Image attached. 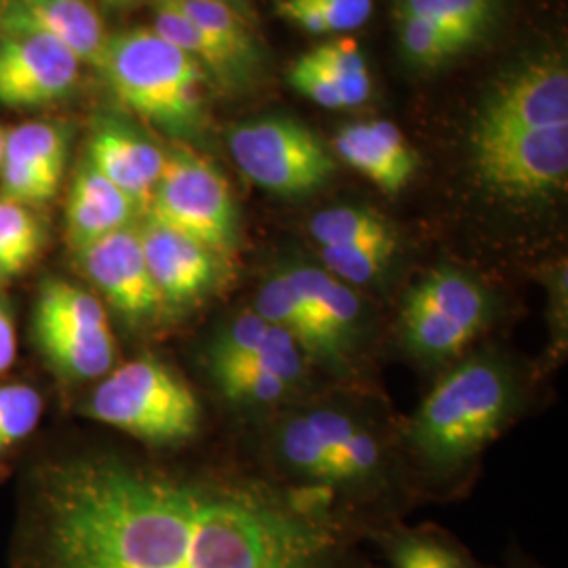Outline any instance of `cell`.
<instances>
[{
  "label": "cell",
  "instance_id": "obj_10",
  "mask_svg": "<svg viewBox=\"0 0 568 568\" xmlns=\"http://www.w3.org/2000/svg\"><path fill=\"white\" fill-rule=\"evenodd\" d=\"M476 166L506 199H544L567 185L568 124L474 138Z\"/></svg>",
  "mask_w": 568,
  "mask_h": 568
},
{
  "label": "cell",
  "instance_id": "obj_9",
  "mask_svg": "<svg viewBox=\"0 0 568 568\" xmlns=\"http://www.w3.org/2000/svg\"><path fill=\"white\" fill-rule=\"evenodd\" d=\"M37 337L49 361L74 379H95L114 366V335L95 295L65 281H47L37 302Z\"/></svg>",
  "mask_w": 568,
  "mask_h": 568
},
{
  "label": "cell",
  "instance_id": "obj_17",
  "mask_svg": "<svg viewBox=\"0 0 568 568\" xmlns=\"http://www.w3.org/2000/svg\"><path fill=\"white\" fill-rule=\"evenodd\" d=\"M166 156L156 143L119 122H102L89 142V161L133 203L148 204L163 175Z\"/></svg>",
  "mask_w": 568,
  "mask_h": 568
},
{
  "label": "cell",
  "instance_id": "obj_27",
  "mask_svg": "<svg viewBox=\"0 0 568 568\" xmlns=\"http://www.w3.org/2000/svg\"><path fill=\"white\" fill-rule=\"evenodd\" d=\"M41 244V224L32 211L0 196V281L21 274L34 262Z\"/></svg>",
  "mask_w": 568,
  "mask_h": 568
},
{
  "label": "cell",
  "instance_id": "obj_12",
  "mask_svg": "<svg viewBox=\"0 0 568 568\" xmlns=\"http://www.w3.org/2000/svg\"><path fill=\"white\" fill-rule=\"evenodd\" d=\"M82 61L60 42L41 34L0 39V103L37 108L68 95L81 77Z\"/></svg>",
  "mask_w": 568,
  "mask_h": 568
},
{
  "label": "cell",
  "instance_id": "obj_21",
  "mask_svg": "<svg viewBox=\"0 0 568 568\" xmlns=\"http://www.w3.org/2000/svg\"><path fill=\"white\" fill-rule=\"evenodd\" d=\"M152 30L164 41L178 47L185 55L199 61L204 72L220 84H224L225 89L243 91L257 81V77L251 70H246L222 44L206 37L199 26H194L166 0H154Z\"/></svg>",
  "mask_w": 568,
  "mask_h": 568
},
{
  "label": "cell",
  "instance_id": "obj_20",
  "mask_svg": "<svg viewBox=\"0 0 568 568\" xmlns=\"http://www.w3.org/2000/svg\"><path fill=\"white\" fill-rule=\"evenodd\" d=\"M135 211L138 204L114 183L108 182L98 169L84 163L72 182L68 199V236L79 248L112 232L131 227L129 224Z\"/></svg>",
  "mask_w": 568,
  "mask_h": 568
},
{
  "label": "cell",
  "instance_id": "obj_14",
  "mask_svg": "<svg viewBox=\"0 0 568 568\" xmlns=\"http://www.w3.org/2000/svg\"><path fill=\"white\" fill-rule=\"evenodd\" d=\"M4 34H41L60 42L82 63L102 68L108 32L89 0H11L0 16Z\"/></svg>",
  "mask_w": 568,
  "mask_h": 568
},
{
  "label": "cell",
  "instance_id": "obj_11",
  "mask_svg": "<svg viewBox=\"0 0 568 568\" xmlns=\"http://www.w3.org/2000/svg\"><path fill=\"white\" fill-rule=\"evenodd\" d=\"M568 124V70L565 61L539 60L514 72L488 98L474 138L520 133Z\"/></svg>",
  "mask_w": 568,
  "mask_h": 568
},
{
  "label": "cell",
  "instance_id": "obj_37",
  "mask_svg": "<svg viewBox=\"0 0 568 568\" xmlns=\"http://www.w3.org/2000/svg\"><path fill=\"white\" fill-rule=\"evenodd\" d=\"M217 2H224L227 7H232L234 11H239L243 16L244 20H248V0H217Z\"/></svg>",
  "mask_w": 568,
  "mask_h": 568
},
{
  "label": "cell",
  "instance_id": "obj_4",
  "mask_svg": "<svg viewBox=\"0 0 568 568\" xmlns=\"http://www.w3.org/2000/svg\"><path fill=\"white\" fill-rule=\"evenodd\" d=\"M87 413L152 445L190 440L201 424L194 392L154 358L114 368L91 394Z\"/></svg>",
  "mask_w": 568,
  "mask_h": 568
},
{
  "label": "cell",
  "instance_id": "obj_18",
  "mask_svg": "<svg viewBox=\"0 0 568 568\" xmlns=\"http://www.w3.org/2000/svg\"><path fill=\"white\" fill-rule=\"evenodd\" d=\"M288 283L304 302L307 312L325 331L339 365L356 345L365 323V305L352 286L337 281L325 267L293 265L284 270Z\"/></svg>",
  "mask_w": 568,
  "mask_h": 568
},
{
  "label": "cell",
  "instance_id": "obj_30",
  "mask_svg": "<svg viewBox=\"0 0 568 568\" xmlns=\"http://www.w3.org/2000/svg\"><path fill=\"white\" fill-rule=\"evenodd\" d=\"M396 236L347 246H321L326 272L347 286L373 283L386 272L396 253Z\"/></svg>",
  "mask_w": 568,
  "mask_h": 568
},
{
  "label": "cell",
  "instance_id": "obj_25",
  "mask_svg": "<svg viewBox=\"0 0 568 568\" xmlns=\"http://www.w3.org/2000/svg\"><path fill=\"white\" fill-rule=\"evenodd\" d=\"M211 375L227 400L239 405H276L293 394L295 382L286 379L278 371L248 361L209 363Z\"/></svg>",
  "mask_w": 568,
  "mask_h": 568
},
{
  "label": "cell",
  "instance_id": "obj_28",
  "mask_svg": "<svg viewBox=\"0 0 568 568\" xmlns=\"http://www.w3.org/2000/svg\"><path fill=\"white\" fill-rule=\"evenodd\" d=\"M310 234L318 246H347L394 239L386 220L366 206H333L314 215Z\"/></svg>",
  "mask_w": 568,
  "mask_h": 568
},
{
  "label": "cell",
  "instance_id": "obj_7",
  "mask_svg": "<svg viewBox=\"0 0 568 568\" xmlns=\"http://www.w3.org/2000/svg\"><path fill=\"white\" fill-rule=\"evenodd\" d=\"M230 154L246 180L284 199L323 190L337 166L323 140L288 116L241 122L230 133Z\"/></svg>",
  "mask_w": 568,
  "mask_h": 568
},
{
  "label": "cell",
  "instance_id": "obj_2",
  "mask_svg": "<svg viewBox=\"0 0 568 568\" xmlns=\"http://www.w3.org/2000/svg\"><path fill=\"white\" fill-rule=\"evenodd\" d=\"M520 387L508 363L478 354L453 366L408 424V443L427 466L466 464L509 426Z\"/></svg>",
  "mask_w": 568,
  "mask_h": 568
},
{
  "label": "cell",
  "instance_id": "obj_38",
  "mask_svg": "<svg viewBox=\"0 0 568 568\" xmlns=\"http://www.w3.org/2000/svg\"><path fill=\"white\" fill-rule=\"evenodd\" d=\"M4 138H7V133L0 126V164H2V156H4Z\"/></svg>",
  "mask_w": 568,
  "mask_h": 568
},
{
  "label": "cell",
  "instance_id": "obj_22",
  "mask_svg": "<svg viewBox=\"0 0 568 568\" xmlns=\"http://www.w3.org/2000/svg\"><path fill=\"white\" fill-rule=\"evenodd\" d=\"M387 568H487L445 530L386 527L373 530Z\"/></svg>",
  "mask_w": 568,
  "mask_h": 568
},
{
  "label": "cell",
  "instance_id": "obj_32",
  "mask_svg": "<svg viewBox=\"0 0 568 568\" xmlns=\"http://www.w3.org/2000/svg\"><path fill=\"white\" fill-rule=\"evenodd\" d=\"M307 55L344 82L352 108L363 105L368 100L373 79L366 65L365 53L354 39L342 37L335 41L323 42Z\"/></svg>",
  "mask_w": 568,
  "mask_h": 568
},
{
  "label": "cell",
  "instance_id": "obj_35",
  "mask_svg": "<svg viewBox=\"0 0 568 568\" xmlns=\"http://www.w3.org/2000/svg\"><path fill=\"white\" fill-rule=\"evenodd\" d=\"M321 11L331 34L365 26L373 13V0H307Z\"/></svg>",
  "mask_w": 568,
  "mask_h": 568
},
{
  "label": "cell",
  "instance_id": "obj_26",
  "mask_svg": "<svg viewBox=\"0 0 568 568\" xmlns=\"http://www.w3.org/2000/svg\"><path fill=\"white\" fill-rule=\"evenodd\" d=\"M2 159L26 164L60 185L65 166V135L60 126L49 122H23L7 133Z\"/></svg>",
  "mask_w": 568,
  "mask_h": 568
},
{
  "label": "cell",
  "instance_id": "obj_13",
  "mask_svg": "<svg viewBox=\"0 0 568 568\" xmlns=\"http://www.w3.org/2000/svg\"><path fill=\"white\" fill-rule=\"evenodd\" d=\"M77 251L84 274L126 318L143 321L156 312L161 295L145 264L140 230L124 227Z\"/></svg>",
  "mask_w": 568,
  "mask_h": 568
},
{
  "label": "cell",
  "instance_id": "obj_36",
  "mask_svg": "<svg viewBox=\"0 0 568 568\" xmlns=\"http://www.w3.org/2000/svg\"><path fill=\"white\" fill-rule=\"evenodd\" d=\"M16 349H18V342H16L13 321H11L9 307L0 297V373H4L9 366L13 365Z\"/></svg>",
  "mask_w": 568,
  "mask_h": 568
},
{
  "label": "cell",
  "instance_id": "obj_5",
  "mask_svg": "<svg viewBox=\"0 0 568 568\" xmlns=\"http://www.w3.org/2000/svg\"><path fill=\"white\" fill-rule=\"evenodd\" d=\"M274 445L281 464L307 487H371L384 466L375 434L337 408H312L288 417Z\"/></svg>",
  "mask_w": 568,
  "mask_h": 568
},
{
  "label": "cell",
  "instance_id": "obj_29",
  "mask_svg": "<svg viewBox=\"0 0 568 568\" xmlns=\"http://www.w3.org/2000/svg\"><path fill=\"white\" fill-rule=\"evenodd\" d=\"M396 13L434 21L476 44L493 23L495 0H396Z\"/></svg>",
  "mask_w": 568,
  "mask_h": 568
},
{
  "label": "cell",
  "instance_id": "obj_31",
  "mask_svg": "<svg viewBox=\"0 0 568 568\" xmlns=\"http://www.w3.org/2000/svg\"><path fill=\"white\" fill-rule=\"evenodd\" d=\"M396 16H398L400 47L406 58L417 65H424V68L443 65L471 47L466 39H462L459 34L450 32L434 21L408 16V13H396Z\"/></svg>",
  "mask_w": 568,
  "mask_h": 568
},
{
  "label": "cell",
  "instance_id": "obj_6",
  "mask_svg": "<svg viewBox=\"0 0 568 568\" xmlns=\"http://www.w3.org/2000/svg\"><path fill=\"white\" fill-rule=\"evenodd\" d=\"M487 286L466 272L440 265L410 286L398 316L400 342L427 365L459 356L488 325Z\"/></svg>",
  "mask_w": 568,
  "mask_h": 568
},
{
  "label": "cell",
  "instance_id": "obj_34",
  "mask_svg": "<svg viewBox=\"0 0 568 568\" xmlns=\"http://www.w3.org/2000/svg\"><path fill=\"white\" fill-rule=\"evenodd\" d=\"M288 84L307 98L328 110L352 108L344 82L333 77L318 61L312 60L307 53L295 61L288 70Z\"/></svg>",
  "mask_w": 568,
  "mask_h": 568
},
{
  "label": "cell",
  "instance_id": "obj_39",
  "mask_svg": "<svg viewBox=\"0 0 568 568\" xmlns=\"http://www.w3.org/2000/svg\"><path fill=\"white\" fill-rule=\"evenodd\" d=\"M105 2H110V4H131V2H138V0H105Z\"/></svg>",
  "mask_w": 568,
  "mask_h": 568
},
{
  "label": "cell",
  "instance_id": "obj_15",
  "mask_svg": "<svg viewBox=\"0 0 568 568\" xmlns=\"http://www.w3.org/2000/svg\"><path fill=\"white\" fill-rule=\"evenodd\" d=\"M143 255L161 302L190 304L217 278V253L182 232L148 220L142 230Z\"/></svg>",
  "mask_w": 568,
  "mask_h": 568
},
{
  "label": "cell",
  "instance_id": "obj_24",
  "mask_svg": "<svg viewBox=\"0 0 568 568\" xmlns=\"http://www.w3.org/2000/svg\"><path fill=\"white\" fill-rule=\"evenodd\" d=\"M182 16L199 26L206 37L222 44L227 53L243 63L255 77L262 70V53L257 41L239 11L217 0H166Z\"/></svg>",
  "mask_w": 568,
  "mask_h": 568
},
{
  "label": "cell",
  "instance_id": "obj_16",
  "mask_svg": "<svg viewBox=\"0 0 568 568\" xmlns=\"http://www.w3.org/2000/svg\"><path fill=\"white\" fill-rule=\"evenodd\" d=\"M333 150L386 194L405 190L417 171V156L394 122L345 124L333 138Z\"/></svg>",
  "mask_w": 568,
  "mask_h": 568
},
{
  "label": "cell",
  "instance_id": "obj_1",
  "mask_svg": "<svg viewBox=\"0 0 568 568\" xmlns=\"http://www.w3.org/2000/svg\"><path fill=\"white\" fill-rule=\"evenodd\" d=\"M356 535L325 488L93 457L44 488L41 568H365Z\"/></svg>",
  "mask_w": 568,
  "mask_h": 568
},
{
  "label": "cell",
  "instance_id": "obj_3",
  "mask_svg": "<svg viewBox=\"0 0 568 568\" xmlns=\"http://www.w3.org/2000/svg\"><path fill=\"white\" fill-rule=\"evenodd\" d=\"M100 70L138 116L175 135H194L201 129L209 74L152 28L110 37Z\"/></svg>",
  "mask_w": 568,
  "mask_h": 568
},
{
  "label": "cell",
  "instance_id": "obj_33",
  "mask_svg": "<svg viewBox=\"0 0 568 568\" xmlns=\"http://www.w3.org/2000/svg\"><path fill=\"white\" fill-rule=\"evenodd\" d=\"M42 415L41 394L32 386H0V450L13 447L39 426Z\"/></svg>",
  "mask_w": 568,
  "mask_h": 568
},
{
  "label": "cell",
  "instance_id": "obj_19",
  "mask_svg": "<svg viewBox=\"0 0 568 568\" xmlns=\"http://www.w3.org/2000/svg\"><path fill=\"white\" fill-rule=\"evenodd\" d=\"M304 352L281 328L265 323L253 310L236 316L222 328L209 352V363L248 361L278 371L286 379L300 384L304 375Z\"/></svg>",
  "mask_w": 568,
  "mask_h": 568
},
{
  "label": "cell",
  "instance_id": "obj_23",
  "mask_svg": "<svg viewBox=\"0 0 568 568\" xmlns=\"http://www.w3.org/2000/svg\"><path fill=\"white\" fill-rule=\"evenodd\" d=\"M253 312L262 316L265 323L276 326L291 335L302 347L305 356L321 358L328 365H339L333 347L326 339L325 331L314 321L307 312L304 302L295 293L293 284L288 283L286 274L276 272L272 274L260 288Z\"/></svg>",
  "mask_w": 568,
  "mask_h": 568
},
{
  "label": "cell",
  "instance_id": "obj_8",
  "mask_svg": "<svg viewBox=\"0 0 568 568\" xmlns=\"http://www.w3.org/2000/svg\"><path fill=\"white\" fill-rule=\"evenodd\" d=\"M150 217L215 253L239 241V213L232 190L217 166L192 150H178L164 161L152 194Z\"/></svg>",
  "mask_w": 568,
  "mask_h": 568
}]
</instances>
